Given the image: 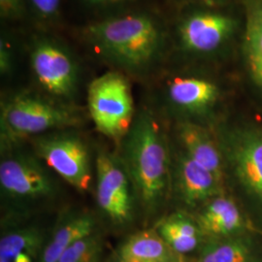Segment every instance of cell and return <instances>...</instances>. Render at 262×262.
I'll use <instances>...</instances> for the list:
<instances>
[{
    "mask_svg": "<svg viewBox=\"0 0 262 262\" xmlns=\"http://www.w3.org/2000/svg\"><path fill=\"white\" fill-rule=\"evenodd\" d=\"M84 42L105 62L125 73L145 75L162 56L164 31L159 19L146 12H126L89 25Z\"/></svg>",
    "mask_w": 262,
    "mask_h": 262,
    "instance_id": "1",
    "label": "cell"
},
{
    "mask_svg": "<svg viewBox=\"0 0 262 262\" xmlns=\"http://www.w3.org/2000/svg\"><path fill=\"white\" fill-rule=\"evenodd\" d=\"M119 154L134 187L138 204L156 214L171 190L172 158L168 142L157 118L142 109L121 145Z\"/></svg>",
    "mask_w": 262,
    "mask_h": 262,
    "instance_id": "2",
    "label": "cell"
},
{
    "mask_svg": "<svg viewBox=\"0 0 262 262\" xmlns=\"http://www.w3.org/2000/svg\"><path fill=\"white\" fill-rule=\"evenodd\" d=\"M82 122L83 117L71 104L29 93L14 94L1 103V148L51 131L76 128Z\"/></svg>",
    "mask_w": 262,
    "mask_h": 262,
    "instance_id": "3",
    "label": "cell"
},
{
    "mask_svg": "<svg viewBox=\"0 0 262 262\" xmlns=\"http://www.w3.org/2000/svg\"><path fill=\"white\" fill-rule=\"evenodd\" d=\"M4 150V149H2ZM6 150V149H5ZM57 183L49 167L33 152L5 150L0 161V190L18 213L55 198Z\"/></svg>",
    "mask_w": 262,
    "mask_h": 262,
    "instance_id": "4",
    "label": "cell"
},
{
    "mask_svg": "<svg viewBox=\"0 0 262 262\" xmlns=\"http://www.w3.org/2000/svg\"><path fill=\"white\" fill-rule=\"evenodd\" d=\"M88 107L96 130L121 145L136 115L127 78L120 71L95 78L88 89Z\"/></svg>",
    "mask_w": 262,
    "mask_h": 262,
    "instance_id": "5",
    "label": "cell"
},
{
    "mask_svg": "<svg viewBox=\"0 0 262 262\" xmlns=\"http://www.w3.org/2000/svg\"><path fill=\"white\" fill-rule=\"evenodd\" d=\"M29 140L33 152L70 186L81 192L91 188V154L86 143L74 128L51 131Z\"/></svg>",
    "mask_w": 262,
    "mask_h": 262,
    "instance_id": "6",
    "label": "cell"
},
{
    "mask_svg": "<svg viewBox=\"0 0 262 262\" xmlns=\"http://www.w3.org/2000/svg\"><path fill=\"white\" fill-rule=\"evenodd\" d=\"M33 76L54 100L70 104L78 93L80 68L73 54L58 40L35 38L29 51Z\"/></svg>",
    "mask_w": 262,
    "mask_h": 262,
    "instance_id": "7",
    "label": "cell"
},
{
    "mask_svg": "<svg viewBox=\"0 0 262 262\" xmlns=\"http://www.w3.org/2000/svg\"><path fill=\"white\" fill-rule=\"evenodd\" d=\"M96 203L104 217L118 227L134 221L138 200L119 155L101 150L95 160Z\"/></svg>",
    "mask_w": 262,
    "mask_h": 262,
    "instance_id": "8",
    "label": "cell"
},
{
    "mask_svg": "<svg viewBox=\"0 0 262 262\" xmlns=\"http://www.w3.org/2000/svg\"><path fill=\"white\" fill-rule=\"evenodd\" d=\"M224 150L239 183L262 207V128L249 126L228 133Z\"/></svg>",
    "mask_w": 262,
    "mask_h": 262,
    "instance_id": "9",
    "label": "cell"
},
{
    "mask_svg": "<svg viewBox=\"0 0 262 262\" xmlns=\"http://www.w3.org/2000/svg\"><path fill=\"white\" fill-rule=\"evenodd\" d=\"M236 21L214 11H197L187 15L179 27L182 47L196 55H209L223 47L234 33Z\"/></svg>",
    "mask_w": 262,
    "mask_h": 262,
    "instance_id": "10",
    "label": "cell"
},
{
    "mask_svg": "<svg viewBox=\"0 0 262 262\" xmlns=\"http://www.w3.org/2000/svg\"><path fill=\"white\" fill-rule=\"evenodd\" d=\"M189 208L203 206L209 200L223 194V183L184 151L172 159L171 189Z\"/></svg>",
    "mask_w": 262,
    "mask_h": 262,
    "instance_id": "11",
    "label": "cell"
},
{
    "mask_svg": "<svg viewBox=\"0 0 262 262\" xmlns=\"http://www.w3.org/2000/svg\"><path fill=\"white\" fill-rule=\"evenodd\" d=\"M170 105L188 116H206L220 98V89L205 78L178 76L170 80L166 88Z\"/></svg>",
    "mask_w": 262,
    "mask_h": 262,
    "instance_id": "12",
    "label": "cell"
},
{
    "mask_svg": "<svg viewBox=\"0 0 262 262\" xmlns=\"http://www.w3.org/2000/svg\"><path fill=\"white\" fill-rule=\"evenodd\" d=\"M97 230V221L91 212L66 209L58 215L48 236L39 262H57L60 256L78 241Z\"/></svg>",
    "mask_w": 262,
    "mask_h": 262,
    "instance_id": "13",
    "label": "cell"
},
{
    "mask_svg": "<svg viewBox=\"0 0 262 262\" xmlns=\"http://www.w3.org/2000/svg\"><path fill=\"white\" fill-rule=\"evenodd\" d=\"M49 234L40 225L10 222L0 238V262H39Z\"/></svg>",
    "mask_w": 262,
    "mask_h": 262,
    "instance_id": "14",
    "label": "cell"
},
{
    "mask_svg": "<svg viewBox=\"0 0 262 262\" xmlns=\"http://www.w3.org/2000/svg\"><path fill=\"white\" fill-rule=\"evenodd\" d=\"M177 136L187 157L212 172L224 182V154L220 144L204 125L183 121L177 127Z\"/></svg>",
    "mask_w": 262,
    "mask_h": 262,
    "instance_id": "15",
    "label": "cell"
},
{
    "mask_svg": "<svg viewBox=\"0 0 262 262\" xmlns=\"http://www.w3.org/2000/svg\"><path fill=\"white\" fill-rule=\"evenodd\" d=\"M195 220L207 239L244 234L246 220L234 201L222 194L200 207Z\"/></svg>",
    "mask_w": 262,
    "mask_h": 262,
    "instance_id": "16",
    "label": "cell"
},
{
    "mask_svg": "<svg viewBox=\"0 0 262 262\" xmlns=\"http://www.w3.org/2000/svg\"><path fill=\"white\" fill-rule=\"evenodd\" d=\"M118 262L185 261L154 227L129 236L118 251Z\"/></svg>",
    "mask_w": 262,
    "mask_h": 262,
    "instance_id": "17",
    "label": "cell"
},
{
    "mask_svg": "<svg viewBox=\"0 0 262 262\" xmlns=\"http://www.w3.org/2000/svg\"><path fill=\"white\" fill-rule=\"evenodd\" d=\"M155 228L171 249L181 255L194 252L206 242L195 217L183 211L164 216Z\"/></svg>",
    "mask_w": 262,
    "mask_h": 262,
    "instance_id": "18",
    "label": "cell"
},
{
    "mask_svg": "<svg viewBox=\"0 0 262 262\" xmlns=\"http://www.w3.org/2000/svg\"><path fill=\"white\" fill-rule=\"evenodd\" d=\"M197 262H262V252L253 238L245 233L209 238Z\"/></svg>",
    "mask_w": 262,
    "mask_h": 262,
    "instance_id": "19",
    "label": "cell"
},
{
    "mask_svg": "<svg viewBox=\"0 0 262 262\" xmlns=\"http://www.w3.org/2000/svg\"><path fill=\"white\" fill-rule=\"evenodd\" d=\"M244 54L249 73L262 91V0H246Z\"/></svg>",
    "mask_w": 262,
    "mask_h": 262,
    "instance_id": "20",
    "label": "cell"
},
{
    "mask_svg": "<svg viewBox=\"0 0 262 262\" xmlns=\"http://www.w3.org/2000/svg\"><path fill=\"white\" fill-rule=\"evenodd\" d=\"M104 246L103 236L96 230L70 247L57 262H100Z\"/></svg>",
    "mask_w": 262,
    "mask_h": 262,
    "instance_id": "21",
    "label": "cell"
},
{
    "mask_svg": "<svg viewBox=\"0 0 262 262\" xmlns=\"http://www.w3.org/2000/svg\"><path fill=\"white\" fill-rule=\"evenodd\" d=\"M61 0H28V3L38 18L53 21L58 18Z\"/></svg>",
    "mask_w": 262,
    "mask_h": 262,
    "instance_id": "22",
    "label": "cell"
},
{
    "mask_svg": "<svg viewBox=\"0 0 262 262\" xmlns=\"http://www.w3.org/2000/svg\"><path fill=\"white\" fill-rule=\"evenodd\" d=\"M138 0H84L90 7L103 11H121L136 3Z\"/></svg>",
    "mask_w": 262,
    "mask_h": 262,
    "instance_id": "23",
    "label": "cell"
},
{
    "mask_svg": "<svg viewBox=\"0 0 262 262\" xmlns=\"http://www.w3.org/2000/svg\"><path fill=\"white\" fill-rule=\"evenodd\" d=\"M25 0H0V13L4 19H19L23 15Z\"/></svg>",
    "mask_w": 262,
    "mask_h": 262,
    "instance_id": "24",
    "label": "cell"
},
{
    "mask_svg": "<svg viewBox=\"0 0 262 262\" xmlns=\"http://www.w3.org/2000/svg\"><path fill=\"white\" fill-rule=\"evenodd\" d=\"M13 68V55L9 43L6 39L0 41V71L2 75H8Z\"/></svg>",
    "mask_w": 262,
    "mask_h": 262,
    "instance_id": "25",
    "label": "cell"
},
{
    "mask_svg": "<svg viewBox=\"0 0 262 262\" xmlns=\"http://www.w3.org/2000/svg\"><path fill=\"white\" fill-rule=\"evenodd\" d=\"M200 1H203V2H205V3H208V4H213V3L220 2V1H222V0H200Z\"/></svg>",
    "mask_w": 262,
    "mask_h": 262,
    "instance_id": "26",
    "label": "cell"
}]
</instances>
